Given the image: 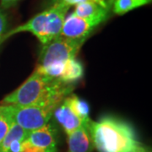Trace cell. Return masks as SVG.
Listing matches in <instances>:
<instances>
[{
	"instance_id": "obj_9",
	"label": "cell",
	"mask_w": 152,
	"mask_h": 152,
	"mask_svg": "<svg viewBox=\"0 0 152 152\" xmlns=\"http://www.w3.org/2000/svg\"><path fill=\"white\" fill-rule=\"evenodd\" d=\"M53 114L56 120L63 127L67 135H69L73 131L77 129L86 122L80 119L79 117H77L64 101L55 109Z\"/></svg>"
},
{
	"instance_id": "obj_13",
	"label": "cell",
	"mask_w": 152,
	"mask_h": 152,
	"mask_svg": "<svg viewBox=\"0 0 152 152\" xmlns=\"http://www.w3.org/2000/svg\"><path fill=\"white\" fill-rule=\"evenodd\" d=\"M29 133L21 128L20 125L12 122L9 132L4 137V140L0 144V152H7L10 145L15 140H25L27 138Z\"/></svg>"
},
{
	"instance_id": "obj_21",
	"label": "cell",
	"mask_w": 152,
	"mask_h": 152,
	"mask_svg": "<svg viewBox=\"0 0 152 152\" xmlns=\"http://www.w3.org/2000/svg\"><path fill=\"white\" fill-rule=\"evenodd\" d=\"M127 152H148L147 151V150L145 148H144V147L142 146L141 145H138V146L134 147V149H132L130 151H129Z\"/></svg>"
},
{
	"instance_id": "obj_7",
	"label": "cell",
	"mask_w": 152,
	"mask_h": 152,
	"mask_svg": "<svg viewBox=\"0 0 152 152\" xmlns=\"http://www.w3.org/2000/svg\"><path fill=\"white\" fill-rule=\"evenodd\" d=\"M27 140L34 146L44 149L49 151H57V140L54 129L49 124L29 133Z\"/></svg>"
},
{
	"instance_id": "obj_4",
	"label": "cell",
	"mask_w": 152,
	"mask_h": 152,
	"mask_svg": "<svg viewBox=\"0 0 152 152\" xmlns=\"http://www.w3.org/2000/svg\"><path fill=\"white\" fill-rule=\"evenodd\" d=\"M86 39H69L58 37L43 45L38 58L37 67H44L54 63H65L75 58Z\"/></svg>"
},
{
	"instance_id": "obj_17",
	"label": "cell",
	"mask_w": 152,
	"mask_h": 152,
	"mask_svg": "<svg viewBox=\"0 0 152 152\" xmlns=\"http://www.w3.org/2000/svg\"><path fill=\"white\" fill-rule=\"evenodd\" d=\"M21 152H52L44 150V149H41L31 145L29 142L26 140V139L22 142V151Z\"/></svg>"
},
{
	"instance_id": "obj_20",
	"label": "cell",
	"mask_w": 152,
	"mask_h": 152,
	"mask_svg": "<svg viewBox=\"0 0 152 152\" xmlns=\"http://www.w3.org/2000/svg\"><path fill=\"white\" fill-rule=\"evenodd\" d=\"M20 0H1V6L4 9H10L15 6Z\"/></svg>"
},
{
	"instance_id": "obj_14",
	"label": "cell",
	"mask_w": 152,
	"mask_h": 152,
	"mask_svg": "<svg viewBox=\"0 0 152 152\" xmlns=\"http://www.w3.org/2000/svg\"><path fill=\"white\" fill-rule=\"evenodd\" d=\"M151 3V0H115L113 3V12L118 15H122Z\"/></svg>"
},
{
	"instance_id": "obj_3",
	"label": "cell",
	"mask_w": 152,
	"mask_h": 152,
	"mask_svg": "<svg viewBox=\"0 0 152 152\" xmlns=\"http://www.w3.org/2000/svg\"><path fill=\"white\" fill-rule=\"evenodd\" d=\"M55 107L26 106L19 107L5 105L0 107V111L7 115L12 122L20 125L30 133L46 125L53 115Z\"/></svg>"
},
{
	"instance_id": "obj_5",
	"label": "cell",
	"mask_w": 152,
	"mask_h": 152,
	"mask_svg": "<svg viewBox=\"0 0 152 152\" xmlns=\"http://www.w3.org/2000/svg\"><path fill=\"white\" fill-rule=\"evenodd\" d=\"M101 23L97 20L84 19L75 15L73 13L66 17L60 37L69 39H86Z\"/></svg>"
},
{
	"instance_id": "obj_1",
	"label": "cell",
	"mask_w": 152,
	"mask_h": 152,
	"mask_svg": "<svg viewBox=\"0 0 152 152\" xmlns=\"http://www.w3.org/2000/svg\"><path fill=\"white\" fill-rule=\"evenodd\" d=\"M72 90L73 87L69 84L34 70L32 75L20 86L3 99L1 104L4 106H38L57 108Z\"/></svg>"
},
{
	"instance_id": "obj_18",
	"label": "cell",
	"mask_w": 152,
	"mask_h": 152,
	"mask_svg": "<svg viewBox=\"0 0 152 152\" xmlns=\"http://www.w3.org/2000/svg\"><path fill=\"white\" fill-rule=\"evenodd\" d=\"M7 29V17L2 10H0V43L2 42V39L5 35Z\"/></svg>"
},
{
	"instance_id": "obj_15",
	"label": "cell",
	"mask_w": 152,
	"mask_h": 152,
	"mask_svg": "<svg viewBox=\"0 0 152 152\" xmlns=\"http://www.w3.org/2000/svg\"><path fill=\"white\" fill-rule=\"evenodd\" d=\"M64 64L65 63H54L44 67L37 66L35 71L38 72L39 74H42L43 75L48 76L53 79H59L64 69Z\"/></svg>"
},
{
	"instance_id": "obj_12",
	"label": "cell",
	"mask_w": 152,
	"mask_h": 152,
	"mask_svg": "<svg viewBox=\"0 0 152 152\" xmlns=\"http://www.w3.org/2000/svg\"><path fill=\"white\" fill-rule=\"evenodd\" d=\"M64 102L69 106L71 111L80 119L83 121H87L89 119L90 107L86 101L72 94L69 96H66L64 99Z\"/></svg>"
},
{
	"instance_id": "obj_10",
	"label": "cell",
	"mask_w": 152,
	"mask_h": 152,
	"mask_svg": "<svg viewBox=\"0 0 152 152\" xmlns=\"http://www.w3.org/2000/svg\"><path fill=\"white\" fill-rule=\"evenodd\" d=\"M109 10V9H105L94 2L85 1L76 4L73 14L76 16L84 19L97 20L103 22L108 17Z\"/></svg>"
},
{
	"instance_id": "obj_16",
	"label": "cell",
	"mask_w": 152,
	"mask_h": 152,
	"mask_svg": "<svg viewBox=\"0 0 152 152\" xmlns=\"http://www.w3.org/2000/svg\"><path fill=\"white\" fill-rule=\"evenodd\" d=\"M12 120L0 111V144L4 140L7 133L9 132Z\"/></svg>"
},
{
	"instance_id": "obj_22",
	"label": "cell",
	"mask_w": 152,
	"mask_h": 152,
	"mask_svg": "<svg viewBox=\"0 0 152 152\" xmlns=\"http://www.w3.org/2000/svg\"><path fill=\"white\" fill-rule=\"evenodd\" d=\"M114 1H115V0H109L108 2H107V4H108L109 7H111V6H112V4H113Z\"/></svg>"
},
{
	"instance_id": "obj_6",
	"label": "cell",
	"mask_w": 152,
	"mask_h": 152,
	"mask_svg": "<svg viewBox=\"0 0 152 152\" xmlns=\"http://www.w3.org/2000/svg\"><path fill=\"white\" fill-rule=\"evenodd\" d=\"M48 10H46L42 13L36 15L27 22L14 28L9 32H6L2 39V42L5 41L8 38L17 33L31 32L35 37H37V38L42 45H46L47 43H48Z\"/></svg>"
},
{
	"instance_id": "obj_8",
	"label": "cell",
	"mask_w": 152,
	"mask_h": 152,
	"mask_svg": "<svg viewBox=\"0 0 152 152\" xmlns=\"http://www.w3.org/2000/svg\"><path fill=\"white\" fill-rule=\"evenodd\" d=\"M88 121L68 135L69 152L92 151L94 145L88 129Z\"/></svg>"
},
{
	"instance_id": "obj_19",
	"label": "cell",
	"mask_w": 152,
	"mask_h": 152,
	"mask_svg": "<svg viewBox=\"0 0 152 152\" xmlns=\"http://www.w3.org/2000/svg\"><path fill=\"white\" fill-rule=\"evenodd\" d=\"M24 141V140H23ZM21 140H15L11 143L7 152H21L22 142Z\"/></svg>"
},
{
	"instance_id": "obj_11",
	"label": "cell",
	"mask_w": 152,
	"mask_h": 152,
	"mask_svg": "<svg viewBox=\"0 0 152 152\" xmlns=\"http://www.w3.org/2000/svg\"><path fill=\"white\" fill-rule=\"evenodd\" d=\"M84 74V69L81 63L75 58L66 61L64 64V69L59 80L65 84H70L80 80Z\"/></svg>"
},
{
	"instance_id": "obj_2",
	"label": "cell",
	"mask_w": 152,
	"mask_h": 152,
	"mask_svg": "<svg viewBox=\"0 0 152 152\" xmlns=\"http://www.w3.org/2000/svg\"><path fill=\"white\" fill-rule=\"evenodd\" d=\"M88 129L99 152H127L140 145L134 129L115 117L106 116L98 122L89 119Z\"/></svg>"
}]
</instances>
